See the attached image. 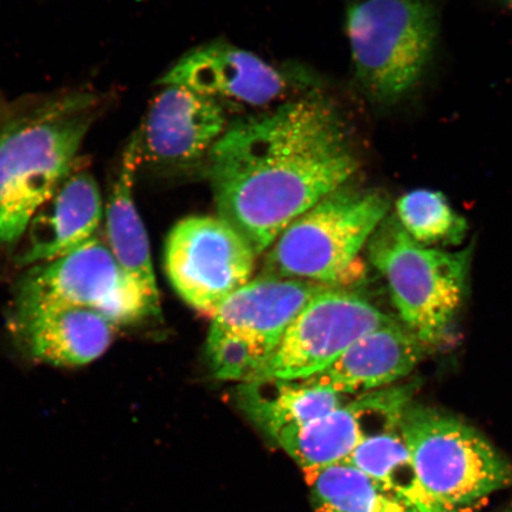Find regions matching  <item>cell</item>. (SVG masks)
Instances as JSON below:
<instances>
[{
    "label": "cell",
    "instance_id": "e0dca14e",
    "mask_svg": "<svg viewBox=\"0 0 512 512\" xmlns=\"http://www.w3.org/2000/svg\"><path fill=\"white\" fill-rule=\"evenodd\" d=\"M142 165V140L138 130L125 147L107 197L105 241L121 268L139 281L152 299L160 304L149 235L134 201V183Z\"/></svg>",
    "mask_w": 512,
    "mask_h": 512
},
{
    "label": "cell",
    "instance_id": "30bf717a",
    "mask_svg": "<svg viewBox=\"0 0 512 512\" xmlns=\"http://www.w3.org/2000/svg\"><path fill=\"white\" fill-rule=\"evenodd\" d=\"M418 389L406 383L357 395L315 421L281 433L274 443L304 473L344 462L364 440L400 425Z\"/></svg>",
    "mask_w": 512,
    "mask_h": 512
},
{
    "label": "cell",
    "instance_id": "3957f363",
    "mask_svg": "<svg viewBox=\"0 0 512 512\" xmlns=\"http://www.w3.org/2000/svg\"><path fill=\"white\" fill-rule=\"evenodd\" d=\"M355 76L368 100L393 106L411 95L437 48L434 0H349L345 18Z\"/></svg>",
    "mask_w": 512,
    "mask_h": 512
},
{
    "label": "cell",
    "instance_id": "603a6c76",
    "mask_svg": "<svg viewBox=\"0 0 512 512\" xmlns=\"http://www.w3.org/2000/svg\"><path fill=\"white\" fill-rule=\"evenodd\" d=\"M502 2H503L504 4L509 5V6H510V8H512V0H502Z\"/></svg>",
    "mask_w": 512,
    "mask_h": 512
},
{
    "label": "cell",
    "instance_id": "6da1fadb",
    "mask_svg": "<svg viewBox=\"0 0 512 512\" xmlns=\"http://www.w3.org/2000/svg\"><path fill=\"white\" fill-rule=\"evenodd\" d=\"M207 160L219 216L256 255L360 168L341 111L318 93L229 125Z\"/></svg>",
    "mask_w": 512,
    "mask_h": 512
},
{
    "label": "cell",
    "instance_id": "d6986e66",
    "mask_svg": "<svg viewBox=\"0 0 512 512\" xmlns=\"http://www.w3.org/2000/svg\"><path fill=\"white\" fill-rule=\"evenodd\" d=\"M344 463L367 473L418 512H450L422 485L400 425L364 440Z\"/></svg>",
    "mask_w": 512,
    "mask_h": 512
},
{
    "label": "cell",
    "instance_id": "52a82bcc",
    "mask_svg": "<svg viewBox=\"0 0 512 512\" xmlns=\"http://www.w3.org/2000/svg\"><path fill=\"white\" fill-rule=\"evenodd\" d=\"M48 306H76L132 325L160 315V304L115 260L99 235L62 258L28 268L19 280L14 315Z\"/></svg>",
    "mask_w": 512,
    "mask_h": 512
},
{
    "label": "cell",
    "instance_id": "7c38bea8",
    "mask_svg": "<svg viewBox=\"0 0 512 512\" xmlns=\"http://www.w3.org/2000/svg\"><path fill=\"white\" fill-rule=\"evenodd\" d=\"M158 83L255 107L278 101L288 89L286 76L277 68L251 51L221 41L189 51Z\"/></svg>",
    "mask_w": 512,
    "mask_h": 512
},
{
    "label": "cell",
    "instance_id": "9c48e42d",
    "mask_svg": "<svg viewBox=\"0 0 512 512\" xmlns=\"http://www.w3.org/2000/svg\"><path fill=\"white\" fill-rule=\"evenodd\" d=\"M392 320L360 294L341 286L325 288L294 318L252 380H305L328 368L358 338Z\"/></svg>",
    "mask_w": 512,
    "mask_h": 512
},
{
    "label": "cell",
    "instance_id": "7402d4cb",
    "mask_svg": "<svg viewBox=\"0 0 512 512\" xmlns=\"http://www.w3.org/2000/svg\"><path fill=\"white\" fill-rule=\"evenodd\" d=\"M207 354L211 371L221 381L252 380L267 360L265 351L248 339L211 328Z\"/></svg>",
    "mask_w": 512,
    "mask_h": 512
},
{
    "label": "cell",
    "instance_id": "5b68a950",
    "mask_svg": "<svg viewBox=\"0 0 512 512\" xmlns=\"http://www.w3.org/2000/svg\"><path fill=\"white\" fill-rule=\"evenodd\" d=\"M400 431L422 485L450 512H475L512 485L508 459L456 416L411 402Z\"/></svg>",
    "mask_w": 512,
    "mask_h": 512
},
{
    "label": "cell",
    "instance_id": "ffe728a7",
    "mask_svg": "<svg viewBox=\"0 0 512 512\" xmlns=\"http://www.w3.org/2000/svg\"><path fill=\"white\" fill-rule=\"evenodd\" d=\"M313 512H418L348 463L305 473Z\"/></svg>",
    "mask_w": 512,
    "mask_h": 512
},
{
    "label": "cell",
    "instance_id": "4fadbf2b",
    "mask_svg": "<svg viewBox=\"0 0 512 512\" xmlns=\"http://www.w3.org/2000/svg\"><path fill=\"white\" fill-rule=\"evenodd\" d=\"M104 213L98 182L75 168L32 217L18 265L29 268L72 253L98 235Z\"/></svg>",
    "mask_w": 512,
    "mask_h": 512
},
{
    "label": "cell",
    "instance_id": "277c9868",
    "mask_svg": "<svg viewBox=\"0 0 512 512\" xmlns=\"http://www.w3.org/2000/svg\"><path fill=\"white\" fill-rule=\"evenodd\" d=\"M389 208L382 192L343 185L286 228L267 251L264 274L341 286Z\"/></svg>",
    "mask_w": 512,
    "mask_h": 512
},
{
    "label": "cell",
    "instance_id": "ba28073f",
    "mask_svg": "<svg viewBox=\"0 0 512 512\" xmlns=\"http://www.w3.org/2000/svg\"><path fill=\"white\" fill-rule=\"evenodd\" d=\"M256 253L221 217L189 216L166 239L164 265L178 296L213 316L224 300L252 279Z\"/></svg>",
    "mask_w": 512,
    "mask_h": 512
},
{
    "label": "cell",
    "instance_id": "44dd1931",
    "mask_svg": "<svg viewBox=\"0 0 512 512\" xmlns=\"http://www.w3.org/2000/svg\"><path fill=\"white\" fill-rule=\"evenodd\" d=\"M396 220L422 246H457L463 242L467 222L448 202L443 192L415 189L395 204Z\"/></svg>",
    "mask_w": 512,
    "mask_h": 512
},
{
    "label": "cell",
    "instance_id": "7a4b0ae2",
    "mask_svg": "<svg viewBox=\"0 0 512 512\" xmlns=\"http://www.w3.org/2000/svg\"><path fill=\"white\" fill-rule=\"evenodd\" d=\"M100 105L93 93L69 92L0 118V243L21 240L72 174Z\"/></svg>",
    "mask_w": 512,
    "mask_h": 512
},
{
    "label": "cell",
    "instance_id": "2e32d148",
    "mask_svg": "<svg viewBox=\"0 0 512 512\" xmlns=\"http://www.w3.org/2000/svg\"><path fill=\"white\" fill-rule=\"evenodd\" d=\"M15 332L30 357L49 366H87L110 349L118 326L98 312L48 306L14 315Z\"/></svg>",
    "mask_w": 512,
    "mask_h": 512
},
{
    "label": "cell",
    "instance_id": "8992f818",
    "mask_svg": "<svg viewBox=\"0 0 512 512\" xmlns=\"http://www.w3.org/2000/svg\"><path fill=\"white\" fill-rule=\"evenodd\" d=\"M367 246L403 325L425 345L443 341L463 302L471 249L422 246L394 215L381 222Z\"/></svg>",
    "mask_w": 512,
    "mask_h": 512
},
{
    "label": "cell",
    "instance_id": "8fae6325",
    "mask_svg": "<svg viewBox=\"0 0 512 512\" xmlns=\"http://www.w3.org/2000/svg\"><path fill=\"white\" fill-rule=\"evenodd\" d=\"M228 126L219 101L182 86H165L139 128L143 163L183 168L207 159Z\"/></svg>",
    "mask_w": 512,
    "mask_h": 512
},
{
    "label": "cell",
    "instance_id": "ac0fdd59",
    "mask_svg": "<svg viewBox=\"0 0 512 512\" xmlns=\"http://www.w3.org/2000/svg\"><path fill=\"white\" fill-rule=\"evenodd\" d=\"M236 399L247 418L274 441L281 433L310 424L352 398L300 381L260 379L242 382Z\"/></svg>",
    "mask_w": 512,
    "mask_h": 512
},
{
    "label": "cell",
    "instance_id": "9a60e30c",
    "mask_svg": "<svg viewBox=\"0 0 512 512\" xmlns=\"http://www.w3.org/2000/svg\"><path fill=\"white\" fill-rule=\"evenodd\" d=\"M328 285L262 274L239 288L211 316V329L248 339L270 356L288 326Z\"/></svg>",
    "mask_w": 512,
    "mask_h": 512
},
{
    "label": "cell",
    "instance_id": "5bb4252c",
    "mask_svg": "<svg viewBox=\"0 0 512 512\" xmlns=\"http://www.w3.org/2000/svg\"><path fill=\"white\" fill-rule=\"evenodd\" d=\"M425 347L405 325L392 320L358 338L328 368L300 382L354 398L392 387L411 375Z\"/></svg>",
    "mask_w": 512,
    "mask_h": 512
},
{
    "label": "cell",
    "instance_id": "cb8c5ba5",
    "mask_svg": "<svg viewBox=\"0 0 512 512\" xmlns=\"http://www.w3.org/2000/svg\"><path fill=\"white\" fill-rule=\"evenodd\" d=\"M508 512H512V510L508 511Z\"/></svg>",
    "mask_w": 512,
    "mask_h": 512
}]
</instances>
